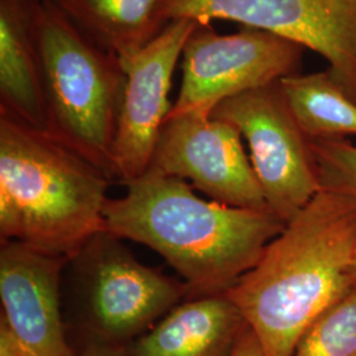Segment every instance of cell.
Here are the masks:
<instances>
[{"instance_id":"cell-1","label":"cell","mask_w":356,"mask_h":356,"mask_svg":"<svg viewBox=\"0 0 356 356\" xmlns=\"http://www.w3.org/2000/svg\"><path fill=\"white\" fill-rule=\"evenodd\" d=\"M356 200L319 191L226 296L264 356H292L307 327L356 285Z\"/></svg>"},{"instance_id":"cell-2","label":"cell","mask_w":356,"mask_h":356,"mask_svg":"<svg viewBox=\"0 0 356 356\" xmlns=\"http://www.w3.org/2000/svg\"><path fill=\"white\" fill-rule=\"evenodd\" d=\"M124 185L123 197L106 202L104 231L164 257L191 298L229 292L286 225L270 211L206 201L152 168Z\"/></svg>"},{"instance_id":"cell-3","label":"cell","mask_w":356,"mask_h":356,"mask_svg":"<svg viewBox=\"0 0 356 356\" xmlns=\"http://www.w3.org/2000/svg\"><path fill=\"white\" fill-rule=\"evenodd\" d=\"M110 177L63 143L0 113V236L70 259L104 231Z\"/></svg>"},{"instance_id":"cell-4","label":"cell","mask_w":356,"mask_h":356,"mask_svg":"<svg viewBox=\"0 0 356 356\" xmlns=\"http://www.w3.org/2000/svg\"><path fill=\"white\" fill-rule=\"evenodd\" d=\"M38 38L45 134L115 178V136L126 81L119 58L51 0L38 1Z\"/></svg>"},{"instance_id":"cell-5","label":"cell","mask_w":356,"mask_h":356,"mask_svg":"<svg viewBox=\"0 0 356 356\" xmlns=\"http://www.w3.org/2000/svg\"><path fill=\"white\" fill-rule=\"evenodd\" d=\"M69 263L74 266L78 297L98 343L122 346L140 337L191 296L184 281L141 264L107 231L94 235Z\"/></svg>"},{"instance_id":"cell-6","label":"cell","mask_w":356,"mask_h":356,"mask_svg":"<svg viewBox=\"0 0 356 356\" xmlns=\"http://www.w3.org/2000/svg\"><path fill=\"white\" fill-rule=\"evenodd\" d=\"M213 116L236 128L270 213L288 223L322 189L310 140L294 119L280 81L232 97Z\"/></svg>"},{"instance_id":"cell-7","label":"cell","mask_w":356,"mask_h":356,"mask_svg":"<svg viewBox=\"0 0 356 356\" xmlns=\"http://www.w3.org/2000/svg\"><path fill=\"white\" fill-rule=\"evenodd\" d=\"M229 20L291 40L318 53L356 102V0H161V26Z\"/></svg>"},{"instance_id":"cell-8","label":"cell","mask_w":356,"mask_h":356,"mask_svg":"<svg viewBox=\"0 0 356 356\" xmlns=\"http://www.w3.org/2000/svg\"><path fill=\"white\" fill-rule=\"evenodd\" d=\"M304 47L277 35L244 26L219 35L198 24L182 51V82L168 115H211L232 97L297 73Z\"/></svg>"},{"instance_id":"cell-9","label":"cell","mask_w":356,"mask_h":356,"mask_svg":"<svg viewBox=\"0 0 356 356\" xmlns=\"http://www.w3.org/2000/svg\"><path fill=\"white\" fill-rule=\"evenodd\" d=\"M242 139L236 128L213 115L169 116L149 168L191 181L219 204L270 211Z\"/></svg>"},{"instance_id":"cell-10","label":"cell","mask_w":356,"mask_h":356,"mask_svg":"<svg viewBox=\"0 0 356 356\" xmlns=\"http://www.w3.org/2000/svg\"><path fill=\"white\" fill-rule=\"evenodd\" d=\"M198 24L191 19L168 23L123 67L126 81L114 144L115 177L123 184L140 177L151 166L156 144L172 110V76Z\"/></svg>"},{"instance_id":"cell-11","label":"cell","mask_w":356,"mask_h":356,"mask_svg":"<svg viewBox=\"0 0 356 356\" xmlns=\"http://www.w3.org/2000/svg\"><path fill=\"white\" fill-rule=\"evenodd\" d=\"M69 259L19 242L0 248V327L22 356H73L65 338L60 282Z\"/></svg>"},{"instance_id":"cell-12","label":"cell","mask_w":356,"mask_h":356,"mask_svg":"<svg viewBox=\"0 0 356 356\" xmlns=\"http://www.w3.org/2000/svg\"><path fill=\"white\" fill-rule=\"evenodd\" d=\"M226 294L194 297L175 306L129 346L131 356H231L245 330Z\"/></svg>"},{"instance_id":"cell-13","label":"cell","mask_w":356,"mask_h":356,"mask_svg":"<svg viewBox=\"0 0 356 356\" xmlns=\"http://www.w3.org/2000/svg\"><path fill=\"white\" fill-rule=\"evenodd\" d=\"M38 1L0 0V113L47 132Z\"/></svg>"},{"instance_id":"cell-14","label":"cell","mask_w":356,"mask_h":356,"mask_svg":"<svg viewBox=\"0 0 356 356\" xmlns=\"http://www.w3.org/2000/svg\"><path fill=\"white\" fill-rule=\"evenodd\" d=\"M63 13L124 67L164 26L161 0H51Z\"/></svg>"},{"instance_id":"cell-15","label":"cell","mask_w":356,"mask_h":356,"mask_svg":"<svg viewBox=\"0 0 356 356\" xmlns=\"http://www.w3.org/2000/svg\"><path fill=\"white\" fill-rule=\"evenodd\" d=\"M294 119L309 140L356 136V102L331 76L330 70L280 79Z\"/></svg>"},{"instance_id":"cell-16","label":"cell","mask_w":356,"mask_h":356,"mask_svg":"<svg viewBox=\"0 0 356 356\" xmlns=\"http://www.w3.org/2000/svg\"><path fill=\"white\" fill-rule=\"evenodd\" d=\"M292 356H356V285L307 327Z\"/></svg>"},{"instance_id":"cell-17","label":"cell","mask_w":356,"mask_h":356,"mask_svg":"<svg viewBox=\"0 0 356 356\" xmlns=\"http://www.w3.org/2000/svg\"><path fill=\"white\" fill-rule=\"evenodd\" d=\"M322 189L356 200V145L347 139L310 140Z\"/></svg>"},{"instance_id":"cell-18","label":"cell","mask_w":356,"mask_h":356,"mask_svg":"<svg viewBox=\"0 0 356 356\" xmlns=\"http://www.w3.org/2000/svg\"><path fill=\"white\" fill-rule=\"evenodd\" d=\"M231 356H264L261 346L259 343L254 331L247 325L245 330L243 331L239 342L235 346Z\"/></svg>"},{"instance_id":"cell-19","label":"cell","mask_w":356,"mask_h":356,"mask_svg":"<svg viewBox=\"0 0 356 356\" xmlns=\"http://www.w3.org/2000/svg\"><path fill=\"white\" fill-rule=\"evenodd\" d=\"M73 356H131L126 348L122 346L107 343H94L88 346L79 354H73Z\"/></svg>"},{"instance_id":"cell-20","label":"cell","mask_w":356,"mask_h":356,"mask_svg":"<svg viewBox=\"0 0 356 356\" xmlns=\"http://www.w3.org/2000/svg\"><path fill=\"white\" fill-rule=\"evenodd\" d=\"M355 277H356V263H355Z\"/></svg>"}]
</instances>
